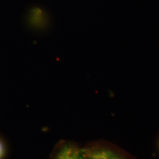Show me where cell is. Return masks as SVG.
<instances>
[{"instance_id": "cell-4", "label": "cell", "mask_w": 159, "mask_h": 159, "mask_svg": "<svg viewBox=\"0 0 159 159\" xmlns=\"http://www.w3.org/2000/svg\"><path fill=\"white\" fill-rule=\"evenodd\" d=\"M4 149L3 145L2 144V143L0 142V159H1L4 155Z\"/></svg>"}, {"instance_id": "cell-1", "label": "cell", "mask_w": 159, "mask_h": 159, "mask_svg": "<svg viewBox=\"0 0 159 159\" xmlns=\"http://www.w3.org/2000/svg\"><path fill=\"white\" fill-rule=\"evenodd\" d=\"M81 159H127L110 146L102 143H95L81 149Z\"/></svg>"}, {"instance_id": "cell-2", "label": "cell", "mask_w": 159, "mask_h": 159, "mask_svg": "<svg viewBox=\"0 0 159 159\" xmlns=\"http://www.w3.org/2000/svg\"><path fill=\"white\" fill-rule=\"evenodd\" d=\"M50 159H81V149L73 142L63 140L56 146Z\"/></svg>"}, {"instance_id": "cell-3", "label": "cell", "mask_w": 159, "mask_h": 159, "mask_svg": "<svg viewBox=\"0 0 159 159\" xmlns=\"http://www.w3.org/2000/svg\"><path fill=\"white\" fill-rule=\"evenodd\" d=\"M29 23L34 29H42L46 27L47 21L43 12L40 9H34L30 12Z\"/></svg>"}]
</instances>
